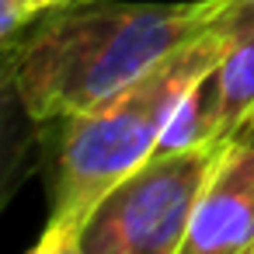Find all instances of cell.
<instances>
[{
    "instance_id": "obj_9",
    "label": "cell",
    "mask_w": 254,
    "mask_h": 254,
    "mask_svg": "<svg viewBox=\"0 0 254 254\" xmlns=\"http://www.w3.org/2000/svg\"><path fill=\"white\" fill-rule=\"evenodd\" d=\"M66 4H91V0H66Z\"/></svg>"
},
{
    "instance_id": "obj_6",
    "label": "cell",
    "mask_w": 254,
    "mask_h": 254,
    "mask_svg": "<svg viewBox=\"0 0 254 254\" xmlns=\"http://www.w3.org/2000/svg\"><path fill=\"white\" fill-rule=\"evenodd\" d=\"M216 87H219V115H223V136L233 139L237 129L254 112V11L244 21L237 42L216 66Z\"/></svg>"
},
{
    "instance_id": "obj_8",
    "label": "cell",
    "mask_w": 254,
    "mask_h": 254,
    "mask_svg": "<svg viewBox=\"0 0 254 254\" xmlns=\"http://www.w3.org/2000/svg\"><path fill=\"white\" fill-rule=\"evenodd\" d=\"M233 139H240V143H251V146H254V112H251V119L237 129V136H233Z\"/></svg>"
},
{
    "instance_id": "obj_2",
    "label": "cell",
    "mask_w": 254,
    "mask_h": 254,
    "mask_svg": "<svg viewBox=\"0 0 254 254\" xmlns=\"http://www.w3.org/2000/svg\"><path fill=\"white\" fill-rule=\"evenodd\" d=\"M254 0L240 4L198 39L167 53L105 105L60 119V143L49 174V212L35 254H77V240L101 198L157 153L178 101L209 77L237 42Z\"/></svg>"
},
{
    "instance_id": "obj_3",
    "label": "cell",
    "mask_w": 254,
    "mask_h": 254,
    "mask_svg": "<svg viewBox=\"0 0 254 254\" xmlns=\"http://www.w3.org/2000/svg\"><path fill=\"white\" fill-rule=\"evenodd\" d=\"M226 143L153 153L122 178L80 230L77 254H181L195 205Z\"/></svg>"
},
{
    "instance_id": "obj_5",
    "label": "cell",
    "mask_w": 254,
    "mask_h": 254,
    "mask_svg": "<svg viewBox=\"0 0 254 254\" xmlns=\"http://www.w3.org/2000/svg\"><path fill=\"white\" fill-rule=\"evenodd\" d=\"M216 73V70H212ZM202 77L174 108L157 153H185V150H198V146H212V143H230L223 136V115H219V87L216 77Z\"/></svg>"
},
{
    "instance_id": "obj_7",
    "label": "cell",
    "mask_w": 254,
    "mask_h": 254,
    "mask_svg": "<svg viewBox=\"0 0 254 254\" xmlns=\"http://www.w3.org/2000/svg\"><path fill=\"white\" fill-rule=\"evenodd\" d=\"M7 4H14V7H21L25 14H32V18H39V14H49V11H56V7H63L66 0H7Z\"/></svg>"
},
{
    "instance_id": "obj_1",
    "label": "cell",
    "mask_w": 254,
    "mask_h": 254,
    "mask_svg": "<svg viewBox=\"0 0 254 254\" xmlns=\"http://www.w3.org/2000/svg\"><path fill=\"white\" fill-rule=\"evenodd\" d=\"M240 0H181V4H63L4 53V84L21 112L39 122L84 115L167 53L223 21Z\"/></svg>"
},
{
    "instance_id": "obj_4",
    "label": "cell",
    "mask_w": 254,
    "mask_h": 254,
    "mask_svg": "<svg viewBox=\"0 0 254 254\" xmlns=\"http://www.w3.org/2000/svg\"><path fill=\"white\" fill-rule=\"evenodd\" d=\"M181 254H254V146L230 139L195 205Z\"/></svg>"
}]
</instances>
